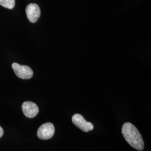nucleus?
<instances>
[{
  "label": "nucleus",
  "instance_id": "f257e3e1",
  "mask_svg": "<svg viewBox=\"0 0 151 151\" xmlns=\"http://www.w3.org/2000/svg\"><path fill=\"white\" fill-rule=\"evenodd\" d=\"M122 132L125 139L131 147L138 151L144 149L145 143L142 135L133 124L129 122L125 123L122 126Z\"/></svg>",
  "mask_w": 151,
  "mask_h": 151
},
{
  "label": "nucleus",
  "instance_id": "f03ea898",
  "mask_svg": "<svg viewBox=\"0 0 151 151\" xmlns=\"http://www.w3.org/2000/svg\"><path fill=\"white\" fill-rule=\"evenodd\" d=\"M12 68L16 76L20 78L27 80L31 78L33 76L32 69L27 65L14 63L12 65Z\"/></svg>",
  "mask_w": 151,
  "mask_h": 151
},
{
  "label": "nucleus",
  "instance_id": "7ed1b4c3",
  "mask_svg": "<svg viewBox=\"0 0 151 151\" xmlns=\"http://www.w3.org/2000/svg\"><path fill=\"white\" fill-rule=\"evenodd\" d=\"M55 132L54 125L51 123H46L42 124L38 130L37 135L38 138L47 140L53 137Z\"/></svg>",
  "mask_w": 151,
  "mask_h": 151
},
{
  "label": "nucleus",
  "instance_id": "20e7f679",
  "mask_svg": "<svg viewBox=\"0 0 151 151\" xmlns=\"http://www.w3.org/2000/svg\"><path fill=\"white\" fill-rule=\"evenodd\" d=\"M72 123L77 128L85 132L91 131L93 129V125L90 122H88L82 115L79 114H75L72 118Z\"/></svg>",
  "mask_w": 151,
  "mask_h": 151
},
{
  "label": "nucleus",
  "instance_id": "39448f33",
  "mask_svg": "<svg viewBox=\"0 0 151 151\" xmlns=\"http://www.w3.org/2000/svg\"><path fill=\"white\" fill-rule=\"evenodd\" d=\"M26 14L30 22L32 23L36 22L41 14L40 7L37 4H30L26 8Z\"/></svg>",
  "mask_w": 151,
  "mask_h": 151
},
{
  "label": "nucleus",
  "instance_id": "423d86ee",
  "mask_svg": "<svg viewBox=\"0 0 151 151\" xmlns=\"http://www.w3.org/2000/svg\"><path fill=\"white\" fill-rule=\"evenodd\" d=\"M22 110L24 114L29 118L35 117L39 113L38 106L32 101H25L22 105Z\"/></svg>",
  "mask_w": 151,
  "mask_h": 151
},
{
  "label": "nucleus",
  "instance_id": "0eeeda50",
  "mask_svg": "<svg viewBox=\"0 0 151 151\" xmlns=\"http://www.w3.org/2000/svg\"><path fill=\"white\" fill-rule=\"evenodd\" d=\"M15 5V0H0V5L9 9H12Z\"/></svg>",
  "mask_w": 151,
  "mask_h": 151
},
{
  "label": "nucleus",
  "instance_id": "6e6552de",
  "mask_svg": "<svg viewBox=\"0 0 151 151\" xmlns=\"http://www.w3.org/2000/svg\"><path fill=\"white\" fill-rule=\"evenodd\" d=\"M4 135V130L0 126V138H1Z\"/></svg>",
  "mask_w": 151,
  "mask_h": 151
}]
</instances>
